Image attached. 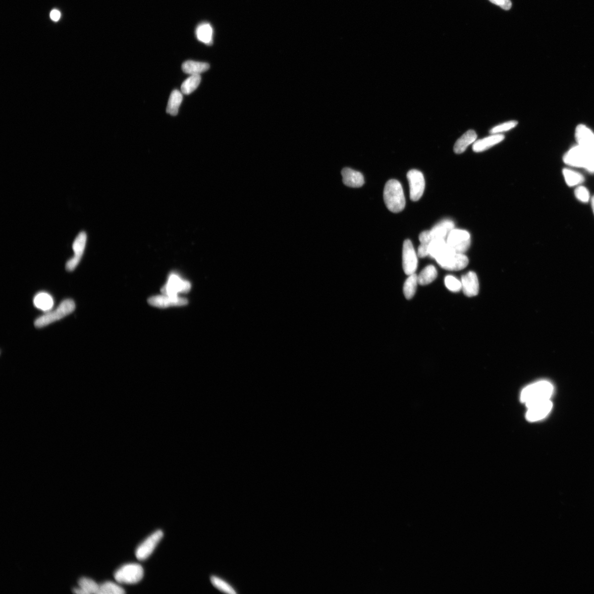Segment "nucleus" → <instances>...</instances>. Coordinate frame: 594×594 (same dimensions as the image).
I'll return each instance as SVG.
<instances>
[{
    "instance_id": "nucleus-1",
    "label": "nucleus",
    "mask_w": 594,
    "mask_h": 594,
    "mask_svg": "<svg viewBox=\"0 0 594 594\" xmlns=\"http://www.w3.org/2000/svg\"><path fill=\"white\" fill-rule=\"evenodd\" d=\"M553 386L547 381L542 380L531 384L523 389L521 400L527 407L534 403L550 399Z\"/></svg>"
},
{
    "instance_id": "nucleus-2",
    "label": "nucleus",
    "mask_w": 594,
    "mask_h": 594,
    "mask_svg": "<svg viewBox=\"0 0 594 594\" xmlns=\"http://www.w3.org/2000/svg\"><path fill=\"white\" fill-rule=\"evenodd\" d=\"M383 200L389 211L394 213L401 212L406 206L401 184L396 179L389 180L384 188Z\"/></svg>"
},
{
    "instance_id": "nucleus-3",
    "label": "nucleus",
    "mask_w": 594,
    "mask_h": 594,
    "mask_svg": "<svg viewBox=\"0 0 594 594\" xmlns=\"http://www.w3.org/2000/svg\"><path fill=\"white\" fill-rule=\"evenodd\" d=\"M76 309V304L72 299H67L62 301L57 308L47 312L37 318L34 325L37 328H42L50 324L56 322L71 314Z\"/></svg>"
},
{
    "instance_id": "nucleus-4",
    "label": "nucleus",
    "mask_w": 594,
    "mask_h": 594,
    "mask_svg": "<svg viewBox=\"0 0 594 594\" xmlns=\"http://www.w3.org/2000/svg\"><path fill=\"white\" fill-rule=\"evenodd\" d=\"M435 259L441 267L450 271L461 270L467 267L469 263L468 259L465 255L454 252L448 244L445 250Z\"/></svg>"
},
{
    "instance_id": "nucleus-5",
    "label": "nucleus",
    "mask_w": 594,
    "mask_h": 594,
    "mask_svg": "<svg viewBox=\"0 0 594 594\" xmlns=\"http://www.w3.org/2000/svg\"><path fill=\"white\" fill-rule=\"evenodd\" d=\"M594 149L588 150L578 146L572 148L564 157L565 162L571 166L590 169Z\"/></svg>"
},
{
    "instance_id": "nucleus-6",
    "label": "nucleus",
    "mask_w": 594,
    "mask_h": 594,
    "mask_svg": "<svg viewBox=\"0 0 594 594\" xmlns=\"http://www.w3.org/2000/svg\"><path fill=\"white\" fill-rule=\"evenodd\" d=\"M144 577L143 567L137 563H129L122 566L114 573L116 581L121 584L134 585L141 581Z\"/></svg>"
},
{
    "instance_id": "nucleus-7",
    "label": "nucleus",
    "mask_w": 594,
    "mask_h": 594,
    "mask_svg": "<svg viewBox=\"0 0 594 594\" xmlns=\"http://www.w3.org/2000/svg\"><path fill=\"white\" fill-rule=\"evenodd\" d=\"M446 242L454 252L463 254L470 247V234L466 231L453 229L448 234Z\"/></svg>"
},
{
    "instance_id": "nucleus-8",
    "label": "nucleus",
    "mask_w": 594,
    "mask_h": 594,
    "mask_svg": "<svg viewBox=\"0 0 594 594\" xmlns=\"http://www.w3.org/2000/svg\"><path fill=\"white\" fill-rule=\"evenodd\" d=\"M163 533L161 530L154 532L142 542L136 549L135 555L138 560L144 561L152 555L158 544L161 541Z\"/></svg>"
},
{
    "instance_id": "nucleus-9",
    "label": "nucleus",
    "mask_w": 594,
    "mask_h": 594,
    "mask_svg": "<svg viewBox=\"0 0 594 594\" xmlns=\"http://www.w3.org/2000/svg\"><path fill=\"white\" fill-rule=\"evenodd\" d=\"M190 282L183 280L176 273L169 276L167 283L161 289L162 294L172 296H178L179 293H186L191 290Z\"/></svg>"
},
{
    "instance_id": "nucleus-10",
    "label": "nucleus",
    "mask_w": 594,
    "mask_h": 594,
    "mask_svg": "<svg viewBox=\"0 0 594 594\" xmlns=\"http://www.w3.org/2000/svg\"><path fill=\"white\" fill-rule=\"evenodd\" d=\"M407 179L410 188V198L413 202H417L423 195L426 182L423 174L417 169H412L407 173Z\"/></svg>"
},
{
    "instance_id": "nucleus-11",
    "label": "nucleus",
    "mask_w": 594,
    "mask_h": 594,
    "mask_svg": "<svg viewBox=\"0 0 594 594\" xmlns=\"http://www.w3.org/2000/svg\"><path fill=\"white\" fill-rule=\"evenodd\" d=\"M418 255L412 242L407 239L403 243L402 265L404 273L409 276L415 273L418 267Z\"/></svg>"
},
{
    "instance_id": "nucleus-12",
    "label": "nucleus",
    "mask_w": 594,
    "mask_h": 594,
    "mask_svg": "<svg viewBox=\"0 0 594 594\" xmlns=\"http://www.w3.org/2000/svg\"><path fill=\"white\" fill-rule=\"evenodd\" d=\"M553 404L550 399L537 402L527 407L526 414L527 420L535 422L545 418L551 411Z\"/></svg>"
},
{
    "instance_id": "nucleus-13",
    "label": "nucleus",
    "mask_w": 594,
    "mask_h": 594,
    "mask_svg": "<svg viewBox=\"0 0 594 594\" xmlns=\"http://www.w3.org/2000/svg\"><path fill=\"white\" fill-rule=\"evenodd\" d=\"M87 239V234L84 232L80 233L75 239L72 246L74 256L66 263V268L68 271H73L81 262L86 247Z\"/></svg>"
},
{
    "instance_id": "nucleus-14",
    "label": "nucleus",
    "mask_w": 594,
    "mask_h": 594,
    "mask_svg": "<svg viewBox=\"0 0 594 594\" xmlns=\"http://www.w3.org/2000/svg\"><path fill=\"white\" fill-rule=\"evenodd\" d=\"M150 305L159 308H166L171 307L184 306L188 304L186 298L179 296L162 295L150 297L148 300Z\"/></svg>"
},
{
    "instance_id": "nucleus-15",
    "label": "nucleus",
    "mask_w": 594,
    "mask_h": 594,
    "mask_svg": "<svg viewBox=\"0 0 594 594\" xmlns=\"http://www.w3.org/2000/svg\"><path fill=\"white\" fill-rule=\"evenodd\" d=\"M461 281L462 291L466 296L471 297L477 295L479 290V284L475 272H468L462 277Z\"/></svg>"
},
{
    "instance_id": "nucleus-16",
    "label": "nucleus",
    "mask_w": 594,
    "mask_h": 594,
    "mask_svg": "<svg viewBox=\"0 0 594 594\" xmlns=\"http://www.w3.org/2000/svg\"><path fill=\"white\" fill-rule=\"evenodd\" d=\"M576 138L578 146L588 150L594 149V133L586 126L580 124L577 126Z\"/></svg>"
},
{
    "instance_id": "nucleus-17",
    "label": "nucleus",
    "mask_w": 594,
    "mask_h": 594,
    "mask_svg": "<svg viewBox=\"0 0 594 594\" xmlns=\"http://www.w3.org/2000/svg\"><path fill=\"white\" fill-rule=\"evenodd\" d=\"M343 183L346 186L351 188H359L363 186L364 178L363 174L350 168H344L342 172Z\"/></svg>"
},
{
    "instance_id": "nucleus-18",
    "label": "nucleus",
    "mask_w": 594,
    "mask_h": 594,
    "mask_svg": "<svg viewBox=\"0 0 594 594\" xmlns=\"http://www.w3.org/2000/svg\"><path fill=\"white\" fill-rule=\"evenodd\" d=\"M505 139V136L501 134H492V136L484 138L474 142L473 146V151L476 153L483 152L490 149L496 144L500 143Z\"/></svg>"
},
{
    "instance_id": "nucleus-19",
    "label": "nucleus",
    "mask_w": 594,
    "mask_h": 594,
    "mask_svg": "<svg viewBox=\"0 0 594 594\" xmlns=\"http://www.w3.org/2000/svg\"><path fill=\"white\" fill-rule=\"evenodd\" d=\"M477 138L475 131L472 129L468 131L457 140L454 146V152L457 154L464 153L471 144L476 142Z\"/></svg>"
},
{
    "instance_id": "nucleus-20",
    "label": "nucleus",
    "mask_w": 594,
    "mask_h": 594,
    "mask_svg": "<svg viewBox=\"0 0 594 594\" xmlns=\"http://www.w3.org/2000/svg\"><path fill=\"white\" fill-rule=\"evenodd\" d=\"M33 303L35 307L46 313L52 311L54 306L53 297L51 294L45 292H39L36 294L34 298Z\"/></svg>"
},
{
    "instance_id": "nucleus-21",
    "label": "nucleus",
    "mask_w": 594,
    "mask_h": 594,
    "mask_svg": "<svg viewBox=\"0 0 594 594\" xmlns=\"http://www.w3.org/2000/svg\"><path fill=\"white\" fill-rule=\"evenodd\" d=\"M455 227L453 222L449 219H445L439 222L430 231L433 239H445L448 234Z\"/></svg>"
},
{
    "instance_id": "nucleus-22",
    "label": "nucleus",
    "mask_w": 594,
    "mask_h": 594,
    "mask_svg": "<svg viewBox=\"0 0 594 594\" xmlns=\"http://www.w3.org/2000/svg\"><path fill=\"white\" fill-rule=\"evenodd\" d=\"M196 36L200 42L207 45H211L213 41L214 31L211 24L203 22L198 25L196 29Z\"/></svg>"
},
{
    "instance_id": "nucleus-23",
    "label": "nucleus",
    "mask_w": 594,
    "mask_h": 594,
    "mask_svg": "<svg viewBox=\"0 0 594 594\" xmlns=\"http://www.w3.org/2000/svg\"><path fill=\"white\" fill-rule=\"evenodd\" d=\"M209 68V64L206 62L187 61L184 62L182 64L183 71L191 76L200 75L207 71Z\"/></svg>"
},
{
    "instance_id": "nucleus-24",
    "label": "nucleus",
    "mask_w": 594,
    "mask_h": 594,
    "mask_svg": "<svg viewBox=\"0 0 594 594\" xmlns=\"http://www.w3.org/2000/svg\"><path fill=\"white\" fill-rule=\"evenodd\" d=\"M79 588L73 590V592L79 594H98L100 586L91 579L82 578L79 581Z\"/></svg>"
},
{
    "instance_id": "nucleus-25",
    "label": "nucleus",
    "mask_w": 594,
    "mask_h": 594,
    "mask_svg": "<svg viewBox=\"0 0 594 594\" xmlns=\"http://www.w3.org/2000/svg\"><path fill=\"white\" fill-rule=\"evenodd\" d=\"M182 101V93L178 91V90H174L169 97L166 112L172 116H176Z\"/></svg>"
},
{
    "instance_id": "nucleus-26",
    "label": "nucleus",
    "mask_w": 594,
    "mask_h": 594,
    "mask_svg": "<svg viewBox=\"0 0 594 594\" xmlns=\"http://www.w3.org/2000/svg\"><path fill=\"white\" fill-rule=\"evenodd\" d=\"M437 276V270L433 266L424 268L418 276V283L422 286L428 285L432 282Z\"/></svg>"
},
{
    "instance_id": "nucleus-27",
    "label": "nucleus",
    "mask_w": 594,
    "mask_h": 594,
    "mask_svg": "<svg viewBox=\"0 0 594 594\" xmlns=\"http://www.w3.org/2000/svg\"><path fill=\"white\" fill-rule=\"evenodd\" d=\"M418 284V276L416 273L409 275L404 282L403 293L407 299H411L415 295Z\"/></svg>"
},
{
    "instance_id": "nucleus-28",
    "label": "nucleus",
    "mask_w": 594,
    "mask_h": 594,
    "mask_svg": "<svg viewBox=\"0 0 594 594\" xmlns=\"http://www.w3.org/2000/svg\"><path fill=\"white\" fill-rule=\"evenodd\" d=\"M201 80V75H192L182 83V93L186 95L191 94L198 87Z\"/></svg>"
},
{
    "instance_id": "nucleus-29",
    "label": "nucleus",
    "mask_w": 594,
    "mask_h": 594,
    "mask_svg": "<svg viewBox=\"0 0 594 594\" xmlns=\"http://www.w3.org/2000/svg\"><path fill=\"white\" fill-rule=\"evenodd\" d=\"M447 242L445 239H435L429 246V255L436 259L446 248Z\"/></svg>"
},
{
    "instance_id": "nucleus-30",
    "label": "nucleus",
    "mask_w": 594,
    "mask_h": 594,
    "mask_svg": "<svg viewBox=\"0 0 594 594\" xmlns=\"http://www.w3.org/2000/svg\"><path fill=\"white\" fill-rule=\"evenodd\" d=\"M564 177L569 186H575L582 183L585 179L580 173L571 170L570 169H564L563 171Z\"/></svg>"
},
{
    "instance_id": "nucleus-31",
    "label": "nucleus",
    "mask_w": 594,
    "mask_h": 594,
    "mask_svg": "<svg viewBox=\"0 0 594 594\" xmlns=\"http://www.w3.org/2000/svg\"><path fill=\"white\" fill-rule=\"evenodd\" d=\"M125 593L123 589L116 584L107 582L100 586L98 594H122Z\"/></svg>"
},
{
    "instance_id": "nucleus-32",
    "label": "nucleus",
    "mask_w": 594,
    "mask_h": 594,
    "mask_svg": "<svg viewBox=\"0 0 594 594\" xmlns=\"http://www.w3.org/2000/svg\"><path fill=\"white\" fill-rule=\"evenodd\" d=\"M211 582L213 585L219 591L231 594H236L237 593L233 588L220 578L216 576H212L211 577Z\"/></svg>"
},
{
    "instance_id": "nucleus-33",
    "label": "nucleus",
    "mask_w": 594,
    "mask_h": 594,
    "mask_svg": "<svg viewBox=\"0 0 594 594\" xmlns=\"http://www.w3.org/2000/svg\"><path fill=\"white\" fill-rule=\"evenodd\" d=\"M518 122L517 121H508L493 127L490 131V133L492 134H500L504 132H507L511 130V129L516 127Z\"/></svg>"
},
{
    "instance_id": "nucleus-34",
    "label": "nucleus",
    "mask_w": 594,
    "mask_h": 594,
    "mask_svg": "<svg viewBox=\"0 0 594 594\" xmlns=\"http://www.w3.org/2000/svg\"><path fill=\"white\" fill-rule=\"evenodd\" d=\"M445 283L446 287L452 292H457L462 289L461 281L453 276H447L445 279Z\"/></svg>"
},
{
    "instance_id": "nucleus-35",
    "label": "nucleus",
    "mask_w": 594,
    "mask_h": 594,
    "mask_svg": "<svg viewBox=\"0 0 594 594\" xmlns=\"http://www.w3.org/2000/svg\"><path fill=\"white\" fill-rule=\"evenodd\" d=\"M576 198L581 202L587 203L590 200V193L588 189L583 186L578 187L575 191Z\"/></svg>"
},
{
    "instance_id": "nucleus-36",
    "label": "nucleus",
    "mask_w": 594,
    "mask_h": 594,
    "mask_svg": "<svg viewBox=\"0 0 594 594\" xmlns=\"http://www.w3.org/2000/svg\"><path fill=\"white\" fill-rule=\"evenodd\" d=\"M489 1L503 9L509 10L512 7V4L511 0H489Z\"/></svg>"
},
{
    "instance_id": "nucleus-37",
    "label": "nucleus",
    "mask_w": 594,
    "mask_h": 594,
    "mask_svg": "<svg viewBox=\"0 0 594 594\" xmlns=\"http://www.w3.org/2000/svg\"><path fill=\"white\" fill-rule=\"evenodd\" d=\"M60 17H61V13H60V12H59L58 11V10L54 9L51 12V17L52 19L53 20V21H54V22H57L58 21L59 18H60Z\"/></svg>"
},
{
    "instance_id": "nucleus-38",
    "label": "nucleus",
    "mask_w": 594,
    "mask_h": 594,
    "mask_svg": "<svg viewBox=\"0 0 594 594\" xmlns=\"http://www.w3.org/2000/svg\"><path fill=\"white\" fill-rule=\"evenodd\" d=\"M592 172H594V151L593 154L592 161Z\"/></svg>"
},
{
    "instance_id": "nucleus-39",
    "label": "nucleus",
    "mask_w": 594,
    "mask_h": 594,
    "mask_svg": "<svg viewBox=\"0 0 594 594\" xmlns=\"http://www.w3.org/2000/svg\"><path fill=\"white\" fill-rule=\"evenodd\" d=\"M592 207L593 211V213L594 214V196L592 198Z\"/></svg>"
}]
</instances>
